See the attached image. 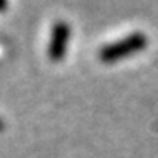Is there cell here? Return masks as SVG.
Masks as SVG:
<instances>
[{
	"instance_id": "7a4b0ae2",
	"label": "cell",
	"mask_w": 158,
	"mask_h": 158,
	"mask_svg": "<svg viewBox=\"0 0 158 158\" xmlns=\"http://www.w3.org/2000/svg\"><path fill=\"white\" fill-rule=\"evenodd\" d=\"M69 37H71V27L67 22L59 20L52 25L51 40H49V47H47V54L51 61L59 62L64 59L67 44H69Z\"/></svg>"
},
{
	"instance_id": "3957f363",
	"label": "cell",
	"mask_w": 158,
	"mask_h": 158,
	"mask_svg": "<svg viewBox=\"0 0 158 158\" xmlns=\"http://www.w3.org/2000/svg\"><path fill=\"white\" fill-rule=\"evenodd\" d=\"M7 9V2H2V0H0V10H5Z\"/></svg>"
},
{
	"instance_id": "6da1fadb",
	"label": "cell",
	"mask_w": 158,
	"mask_h": 158,
	"mask_svg": "<svg viewBox=\"0 0 158 158\" xmlns=\"http://www.w3.org/2000/svg\"><path fill=\"white\" fill-rule=\"evenodd\" d=\"M145 46H146V37L143 34L136 32V34L128 35L123 40H118L114 44H110V46L103 47L99 52V57L103 62H113L121 57H126V56L133 54V52L141 51Z\"/></svg>"
},
{
	"instance_id": "277c9868",
	"label": "cell",
	"mask_w": 158,
	"mask_h": 158,
	"mask_svg": "<svg viewBox=\"0 0 158 158\" xmlns=\"http://www.w3.org/2000/svg\"><path fill=\"white\" fill-rule=\"evenodd\" d=\"M3 128H5V125H3V119H2V118H0V131H2V130H3Z\"/></svg>"
}]
</instances>
